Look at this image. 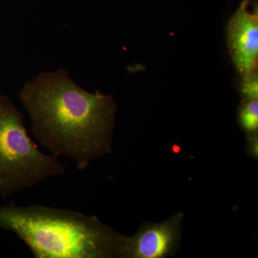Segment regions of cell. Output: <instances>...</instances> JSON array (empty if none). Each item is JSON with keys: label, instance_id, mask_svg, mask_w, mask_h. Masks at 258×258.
<instances>
[{"label": "cell", "instance_id": "1", "mask_svg": "<svg viewBox=\"0 0 258 258\" xmlns=\"http://www.w3.org/2000/svg\"><path fill=\"white\" fill-rule=\"evenodd\" d=\"M19 98L35 139L56 157L73 159L79 170L112 152L117 106L110 95L87 92L59 70L27 83Z\"/></svg>", "mask_w": 258, "mask_h": 258}, {"label": "cell", "instance_id": "2", "mask_svg": "<svg viewBox=\"0 0 258 258\" xmlns=\"http://www.w3.org/2000/svg\"><path fill=\"white\" fill-rule=\"evenodd\" d=\"M0 227L36 258H121L125 237L94 215L42 205L1 207Z\"/></svg>", "mask_w": 258, "mask_h": 258}, {"label": "cell", "instance_id": "3", "mask_svg": "<svg viewBox=\"0 0 258 258\" xmlns=\"http://www.w3.org/2000/svg\"><path fill=\"white\" fill-rule=\"evenodd\" d=\"M66 171L58 157L39 150L23 115L9 98L0 96V195L7 198Z\"/></svg>", "mask_w": 258, "mask_h": 258}, {"label": "cell", "instance_id": "4", "mask_svg": "<svg viewBox=\"0 0 258 258\" xmlns=\"http://www.w3.org/2000/svg\"><path fill=\"white\" fill-rule=\"evenodd\" d=\"M184 214H176L161 223L145 222L137 233L125 236L121 258H167L175 255L181 240Z\"/></svg>", "mask_w": 258, "mask_h": 258}, {"label": "cell", "instance_id": "5", "mask_svg": "<svg viewBox=\"0 0 258 258\" xmlns=\"http://www.w3.org/2000/svg\"><path fill=\"white\" fill-rule=\"evenodd\" d=\"M244 1L230 19L227 28V45L236 69L242 77L257 71L258 17Z\"/></svg>", "mask_w": 258, "mask_h": 258}, {"label": "cell", "instance_id": "6", "mask_svg": "<svg viewBox=\"0 0 258 258\" xmlns=\"http://www.w3.org/2000/svg\"><path fill=\"white\" fill-rule=\"evenodd\" d=\"M238 120L247 136L257 135V99H244L239 110Z\"/></svg>", "mask_w": 258, "mask_h": 258}, {"label": "cell", "instance_id": "7", "mask_svg": "<svg viewBox=\"0 0 258 258\" xmlns=\"http://www.w3.org/2000/svg\"><path fill=\"white\" fill-rule=\"evenodd\" d=\"M240 90L241 93L243 95L244 99H257L258 81L257 71L242 77Z\"/></svg>", "mask_w": 258, "mask_h": 258}, {"label": "cell", "instance_id": "8", "mask_svg": "<svg viewBox=\"0 0 258 258\" xmlns=\"http://www.w3.org/2000/svg\"><path fill=\"white\" fill-rule=\"evenodd\" d=\"M248 147L249 155L257 157V135L248 136Z\"/></svg>", "mask_w": 258, "mask_h": 258}]
</instances>
